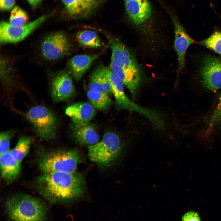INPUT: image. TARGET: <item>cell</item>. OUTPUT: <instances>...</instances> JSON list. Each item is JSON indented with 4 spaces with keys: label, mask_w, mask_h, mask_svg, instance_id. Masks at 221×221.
I'll return each instance as SVG.
<instances>
[{
    "label": "cell",
    "mask_w": 221,
    "mask_h": 221,
    "mask_svg": "<svg viewBox=\"0 0 221 221\" xmlns=\"http://www.w3.org/2000/svg\"><path fill=\"white\" fill-rule=\"evenodd\" d=\"M28 20L26 13L18 6H15L11 10L10 17V23L17 26L24 25Z\"/></svg>",
    "instance_id": "603a6c76"
},
{
    "label": "cell",
    "mask_w": 221,
    "mask_h": 221,
    "mask_svg": "<svg viewBox=\"0 0 221 221\" xmlns=\"http://www.w3.org/2000/svg\"><path fill=\"white\" fill-rule=\"evenodd\" d=\"M81 157L76 149L52 151L42 155L38 161L40 169L44 173L76 172Z\"/></svg>",
    "instance_id": "277c9868"
},
{
    "label": "cell",
    "mask_w": 221,
    "mask_h": 221,
    "mask_svg": "<svg viewBox=\"0 0 221 221\" xmlns=\"http://www.w3.org/2000/svg\"><path fill=\"white\" fill-rule=\"evenodd\" d=\"M26 116L35 133L41 139L48 141L55 138L58 122L53 111L45 106L36 105L29 109Z\"/></svg>",
    "instance_id": "8992f818"
},
{
    "label": "cell",
    "mask_w": 221,
    "mask_h": 221,
    "mask_svg": "<svg viewBox=\"0 0 221 221\" xmlns=\"http://www.w3.org/2000/svg\"><path fill=\"white\" fill-rule=\"evenodd\" d=\"M15 0H0V8L2 11L11 9L14 6Z\"/></svg>",
    "instance_id": "4316f807"
},
{
    "label": "cell",
    "mask_w": 221,
    "mask_h": 221,
    "mask_svg": "<svg viewBox=\"0 0 221 221\" xmlns=\"http://www.w3.org/2000/svg\"><path fill=\"white\" fill-rule=\"evenodd\" d=\"M106 73L110 83L112 93L118 105L123 108L134 111L149 118L152 114L151 109L138 105L130 101L125 93V85L123 83L109 67H106Z\"/></svg>",
    "instance_id": "9c48e42d"
},
{
    "label": "cell",
    "mask_w": 221,
    "mask_h": 221,
    "mask_svg": "<svg viewBox=\"0 0 221 221\" xmlns=\"http://www.w3.org/2000/svg\"><path fill=\"white\" fill-rule=\"evenodd\" d=\"M31 141L30 136H23L19 138L16 145L11 150V154L16 160L21 163L28 153Z\"/></svg>",
    "instance_id": "44dd1931"
},
{
    "label": "cell",
    "mask_w": 221,
    "mask_h": 221,
    "mask_svg": "<svg viewBox=\"0 0 221 221\" xmlns=\"http://www.w3.org/2000/svg\"><path fill=\"white\" fill-rule=\"evenodd\" d=\"M109 39L111 51L110 69L128 89H138L144 74L136 54L118 39L110 37Z\"/></svg>",
    "instance_id": "7a4b0ae2"
},
{
    "label": "cell",
    "mask_w": 221,
    "mask_h": 221,
    "mask_svg": "<svg viewBox=\"0 0 221 221\" xmlns=\"http://www.w3.org/2000/svg\"><path fill=\"white\" fill-rule=\"evenodd\" d=\"M50 16V14L43 15L21 26L14 25L5 21H1L0 24L1 43H14L22 41L44 22Z\"/></svg>",
    "instance_id": "52a82bcc"
},
{
    "label": "cell",
    "mask_w": 221,
    "mask_h": 221,
    "mask_svg": "<svg viewBox=\"0 0 221 221\" xmlns=\"http://www.w3.org/2000/svg\"><path fill=\"white\" fill-rule=\"evenodd\" d=\"M83 176L76 172L44 173L37 180L40 194L51 203L72 201L80 198L85 191Z\"/></svg>",
    "instance_id": "6da1fadb"
},
{
    "label": "cell",
    "mask_w": 221,
    "mask_h": 221,
    "mask_svg": "<svg viewBox=\"0 0 221 221\" xmlns=\"http://www.w3.org/2000/svg\"><path fill=\"white\" fill-rule=\"evenodd\" d=\"M182 221H200V218L198 213L190 211L183 215L182 218Z\"/></svg>",
    "instance_id": "484cf974"
},
{
    "label": "cell",
    "mask_w": 221,
    "mask_h": 221,
    "mask_svg": "<svg viewBox=\"0 0 221 221\" xmlns=\"http://www.w3.org/2000/svg\"><path fill=\"white\" fill-rule=\"evenodd\" d=\"M199 43L221 54V32H215L209 37Z\"/></svg>",
    "instance_id": "7402d4cb"
},
{
    "label": "cell",
    "mask_w": 221,
    "mask_h": 221,
    "mask_svg": "<svg viewBox=\"0 0 221 221\" xmlns=\"http://www.w3.org/2000/svg\"><path fill=\"white\" fill-rule=\"evenodd\" d=\"M51 94L56 102H61L72 95L74 87L71 76L66 71H61L52 78L51 83Z\"/></svg>",
    "instance_id": "7c38bea8"
},
{
    "label": "cell",
    "mask_w": 221,
    "mask_h": 221,
    "mask_svg": "<svg viewBox=\"0 0 221 221\" xmlns=\"http://www.w3.org/2000/svg\"><path fill=\"white\" fill-rule=\"evenodd\" d=\"M202 83L204 87L211 91L221 87V59L208 56L202 62L200 69Z\"/></svg>",
    "instance_id": "30bf717a"
},
{
    "label": "cell",
    "mask_w": 221,
    "mask_h": 221,
    "mask_svg": "<svg viewBox=\"0 0 221 221\" xmlns=\"http://www.w3.org/2000/svg\"><path fill=\"white\" fill-rule=\"evenodd\" d=\"M27 1L32 7L35 8L39 5L42 0H27Z\"/></svg>",
    "instance_id": "83f0119b"
},
{
    "label": "cell",
    "mask_w": 221,
    "mask_h": 221,
    "mask_svg": "<svg viewBox=\"0 0 221 221\" xmlns=\"http://www.w3.org/2000/svg\"><path fill=\"white\" fill-rule=\"evenodd\" d=\"M0 163L2 177L5 182L10 183L17 179L21 172V163L13 157L11 150L0 154Z\"/></svg>",
    "instance_id": "e0dca14e"
},
{
    "label": "cell",
    "mask_w": 221,
    "mask_h": 221,
    "mask_svg": "<svg viewBox=\"0 0 221 221\" xmlns=\"http://www.w3.org/2000/svg\"><path fill=\"white\" fill-rule=\"evenodd\" d=\"M71 45L68 37L64 32H57L46 36L40 46L41 54L45 60H57L69 54Z\"/></svg>",
    "instance_id": "ba28073f"
},
{
    "label": "cell",
    "mask_w": 221,
    "mask_h": 221,
    "mask_svg": "<svg viewBox=\"0 0 221 221\" xmlns=\"http://www.w3.org/2000/svg\"><path fill=\"white\" fill-rule=\"evenodd\" d=\"M72 132L77 142L83 145H91L99 142V135L94 126L90 122L79 124L73 123Z\"/></svg>",
    "instance_id": "2e32d148"
},
{
    "label": "cell",
    "mask_w": 221,
    "mask_h": 221,
    "mask_svg": "<svg viewBox=\"0 0 221 221\" xmlns=\"http://www.w3.org/2000/svg\"><path fill=\"white\" fill-rule=\"evenodd\" d=\"M105 0H62L66 13L71 18L80 19L92 15Z\"/></svg>",
    "instance_id": "4fadbf2b"
},
{
    "label": "cell",
    "mask_w": 221,
    "mask_h": 221,
    "mask_svg": "<svg viewBox=\"0 0 221 221\" xmlns=\"http://www.w3.org/2000/svg\"><path fill=\"white\" fill-rule=\"evenodd\" d=\"M15 130H10L2 131L0 134V154L5 153L10 150V141L16 133Z\"/></svg>",
    "instance_id": "cb8c5ba5"
},
{
    "label": "cell",
    "mask_w": 221,
    "mask_h": 221,
    "mask_svg": "<svg viewBox=\"0 0 221 221\" xmlns=\"http://www.w3.org/2000/svg\"><path fill=\"white\" fill-rule=\"evenodd\" d=\"M103 51L95 54L76 55L69 60L68 67L70 72L75 80L78 81L82 78L93 62Z\"/></svg>",
    "instance_id": "5bb4252c"
},
{
    "label": "cell",
    "mask_w": 221,
    "mask_h": 221,
    "mask_svg": "<svg viewBox=\"0 0 221 221\" xmlns=\"http://www.w3.org/2000/svg\"><path fill=\"white\" fill-rule=\"evenodd\" d=\"M221 122V96L219 102L212 114L209 124V128L212 129Z\"/></svg>",
    "instance_id": "d4e9b609"
},
{
    "label": "cell",
    "mask_w": 221,
    "mask_h": 221,
    "mask_svg": "<svg viewBox=\"0 0 221 221\" xmlns=\"http://www.w3.org/2000/svg\"><path fill=\"white\" fill-rule=\"evenodd\" d=\"M174 28V47L177 58V74L179 75L185 64V56L188 47L196 43L187 33L179 20L175 16L171 15Z\"/></svg>",
    "instance_id": "8fae6325"
},
{
    "label": "cell",
    "mask_w": 221,
    "mask_h": 221,
    "mask_svg": "<svg viewBox=\"0 0 221 221\" xmlns=\"http://www.w3.org/2000/svg\"><path fill=\"white\" fill-rule=\"evenodd\" d=\"M76 39L81 46L87 48H98L103 45L97 34L94 31L85 30L78 32Z\"/></svg>",
    "instance_id": "d6986e66"
},
{
    "label": "cell",
    "mask_w": 221,
    "mask_h": 221,
    "mask_svg": "<svg viewBox=\"0 0 221 221\" xmlns=\"http://www.w3.org/2000/svg\"><path fill=\"white\" fill-rule=\"evenodd\" d=\"M65 113L71 119L73 124H79L89 122L95 115V110L91 104L80 102L68 106Z\"/></svg>",
    "instance_id": "9a60e30c"
},
{
    "label": "cell",
    "mask_w": 221,
    "mask_h": 221,
    "mask_svg": "<svg viewBox=\"0 0 221 221\" xmlns=\"http://www.w3.org/2000/svg\"><path fill=\"white\" fill-rule=\"evenodd\" d=\"M121 141L119 136L113 132L105 133L99 142L89 146L90 159L98 166L105 168L110 166L118 158L121 152Z\"/></svg>",
    "instance_id": "5b68a950"
},
{
    "label": "cell",
    "mask_w": 221,
    "mask_h": 221,
    "mask_svg": "<svg viewBox=\"0 0 221 221\" xmlns=\"http://www.w3.org/2000/svg\"><path fill=\"white\" fill-rule=\"evenodd\" d=\"M5 208L10 221H46L47 208L41 200L25 194L9 197Z\"/></svg>",
    "instance_id": "3957f363"
},
{
    "label": "cell",
    "mask_w": 221,
    "mask_h": 221,
    "mask_svg": "<svg viewBox=\"0 0 221 221\" xmlns=\"http://www.w3.org/2000/svg\"><path fill=\"white\" fill-rule=\"evenodd\" d=\"M87 95L92 105L98 110H105L110 107L112 103L108 95L103 92L89 90Z\"/></svg>",
    "instance_id": "ffe728a7"
},
{
    "label": "cell",
    "mask_w": 221,
    "mask_h": 221,
    "mask_svg": "<svg viewBox=\"0 0 221 221\" xmlns=\"http://www.w3.org/2000/svg\"><path fill=\"white\" fill-rule=\"evenodd\" d=\"M106 68L100 64L94 69L90 78L89 90L108 95L112 93L110 83L106 73Z\"/></svg>",
    "instance_id": "ac0fdd59"
}]
</instances>
